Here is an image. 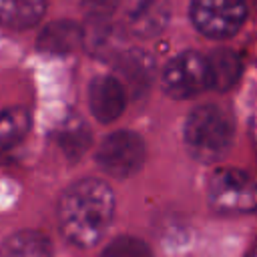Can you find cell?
<instances>
[{"label": "cell", "instance_id": "cell-3", "mask_svg": "<svg viewBox=\"0 0 257 257\" xmlns=\"http://www.w3.org/2000/svg\"><path fill=\"white\" fill-rule=\"evenodd\" d=\"M209 203L219 213H249L257 209V183L239 169H219L209 177Z\"/></svg>", "mask_w": 257, "mask_h": 257}, {"label": "cell", "instance_id": "cell-1", "mask_svg": "<svg viewBox=\"0 0 257 257\" xmlns=\"http://www.w3.org/2000/svg\"><path fill=\"white\" fill-rule=\"evenodd\" d=\"M114 213V195L98 179L70 185L58 201V225L76 247H92L106 233Z\"/></svg>", "mask_w": 257, "mask_h": 257}, {"label": "cell", "instance_id": "cell-8", "mask_svg": "<svg viewBox=\"0 0 257 257\" xmlns=\"http://www.w3.org/2000/svg\"><path fill=\"white\" fill-rule=\"evenodd\" d=\"M90 112L100 122L116 120L126 106V90L116 76L102 74L92 78L88 88Z\"/></svg>", "mask_w": 257, "mask_h": 257}, {"label": "cell", "instance_id": "cell-13", "mask_svg": "<svg viewBox=\"0 0 257 257\" xmlns=\"http://www.w3.org/2000/svg\"><path fill=\"white\" fill-rule=\"evenodd\" d=\"M0 257H52V247L40 231H18L4 241Z\"/></svg>", "mask_w": 257, "mask_h": 257}, {"label": "cell", "instance_id": "cell-11", "mask_svg": "<svg viewBox=\"0 0 257 257\" xmlns=\"http://www.w3.org/2000/svg\"><path fill=\"white\" fill-rule=\"evenodd\" d=\"M82 44V28L72 20L48 24L38 36V48L48 54H68Z\"/></svg>", "mask_w": 257, "mask_h": 257}, {"label": "cell", "instance_id": "cell-2", "mask_svg": "<svg viewBox=\"0 0 257 257\" xmlns=\"http://www.w3.org/2000/svg\"><path fill=\"white\" fill-rule=\"evenodd\" d=\"M233 141V122L217 104L193 108L185 122V145L191 157L203 163L221 159Z\"/></svg>", "mask_w": 257, "mask_h": 257}, {"label": "cell", "instance_id": "cell-16", "mask_svg": "<svg viewBox=\"0 0 257 257\" xmlns=\"http://www.w3.org/2000/svg\"><path fill=\"white\" fill-rule=\"evenodd\" d=\"M58 143L70 159H78L90 145V131L82 118H68L58 133Z\"/></svg>", "mask_w": 257, "mask_h": 257}, {"label": "cell", "instance_id": "cell-10", "mask_svg": "<svg viewBox=\"0 0 257 257\" xmlns=\"http://www.w3.org/2000/svg\"><path fill=\"white\" fill-rule=\"evenodd\" d=\"M207 60V76H209V88L225 92L235 86L241 74V60L239 54L231 48H215Z\"/></svg>", "mask_w": 257, "mask_h": 257}, {"label": "cell", "instance_id": "cell-4", "mask_svg": "<svg viewBox=\"0 0 257 257\" xmlns=\"http://www.w3.org/2000/svg\"><path fill=\"white\" fill-rule=\"evenodd\" d=\"M147 157V147L143 139L133 131H116L110 133L96 151L98 167L112 177L124 179L135 175Z\"/></svg>", "mask_w": 257, "mask_h": 257}, {"label": "cell", "instance_id": "cell-18", "mask_svg": "<svg viewBox=\"0 0 257 257\" xmlns=\"http://www.w3.org/2000/svg\"><path fill=\"white\" fill-rule=\"evenodd\" d=\"M120 0H84V6L92 16H108L118 8Z\"/></svg>", "mask_w": 257, "mask_h": 257}, {"label": "cell", "instance_id": "cell-9", "mask_svg": "<svg viewBox=\"0 0 257 257\" xmlns=\"http://www.w3.org/2000/svg\"><path fill=\"white\" fill-rule=\"evenodd\" d=\"M116 70L120 72V82L124 90L128 92H143L149 88L151 76H153V60L147 52L141 50H124L116 56Z\"/></svg>", "mask_w": 257, "mask_h": 257}, {"label": "cell", "instance_id": "cell-17", "mask_svg": "<svg viewBox=\"0 0 257 257\" xmlns=\"http://www.w3.org/2000/svg\"><path fill=\"white\" fill-rule=\"evenodd\" d=\"M102 257H153L147 243L135 237H116L106 245Z\"/></svg>", "mask_w": 257, "mask_h": 257}, {"label": "cell", "instance_id": "cell-15", "mask_svg": "<svg viewBox=\"0 0 257 257\" xmlns=\"http://www.w3.org/2000/svg\"><path fill=\"white\" fill-rule=\"evenodd\" d=\"M30 116L24 108H4L0 110V151L16 145L28 131Z\"/></svg>", "mask_w": 257, "mask_h": 257}, {"label": "cell", "instance_id": "cell-5", "mask_svg": "<svg viewBox=\"0 0 257 257\" xmlns=\"http://www.w3.org/2000/svg\"><path fill=\"white\" fill-rule=\"evenodd\" d=\"M247 8L243 0H193L191 20L209 38H229L243 26Z\"/></svg>", "mask_w": 257, "mask_h": 257}, {"label": "cell", "instance_id": "cell-6", "mask_svg": "<svg viewBox=\"0 0 257 257\" xmlns=\"http://www.w3.org/2000/svg\"><path fill=\"white\" fill-rule=\"evenodd\" d=\"M163 90L173 98H191L209 88L207 60L197 52H183L169 60L161 74Z\"/></svg>", "mask_w": 257, "mask_h": 257}, {"label": "cell", "instance_id": "cell-14", "mask_svg": "<svg viewBox=\"0 0 257 257\" xmlns=\"http://www.w3.org/2000/svg\"><path fill=\"white\" fill-rule=\"evenodd\" d=\"M46 10V0H0V22L10 28L34 26Z\"/></svg>", "mask_w": 257, "mask_h": 257}, {"label": "cell", "instance_id": "cell-7", "mask_svg": "<svg viewBox=\"0 0 257 257\" xmlns=\"http://www.w3.org/2000/svg\"><path fill=\"white\" fill-rule=\"evenodd\" d=\"M169 14L171 10L167 0H126L122 20L131 34L149 38L167 26Z\"/></svg>", "mask_w": 257, "mask_h": 257}, {"label": "cell", "instance_id": "cell-12", "mask_svg": "<svg viewBox=\"0 0 257 257\" xmlns=\"http://www.w3.org/2000/svg\"><path fill=\"white\" fill-rule=\"evenodd\" d=\"M118 30L106 16H92L86 28H82V42L94 56H116L118 50Z\"/></svg>", "mask_w": 257, "mask_h": 257}]
</instances>
